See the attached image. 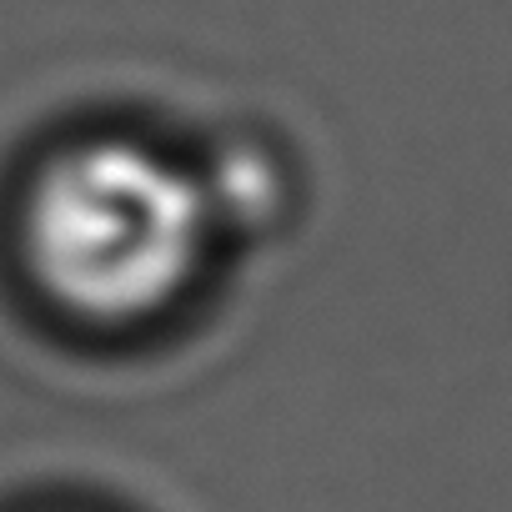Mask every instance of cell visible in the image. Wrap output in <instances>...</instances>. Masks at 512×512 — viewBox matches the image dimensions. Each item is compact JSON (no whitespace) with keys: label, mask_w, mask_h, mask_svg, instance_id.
I'll return each instance as SVG.
<instances>
[{"label":"cell","mask_w":512,"mask_h":512,"mask_svg":"<svg viewBox=\"0 0 512 512\" xmlns=\"http://www.w3.org/2000/svg\"><path fill=\"white\" fill-rule=\"evenodd\" d=\"M216 206L161 151L96 136L46 161L26 196V262L36 287L96 327L151 322L206 267Z\"/></svg>","instance_id":"obj_1"}]
</instances>
